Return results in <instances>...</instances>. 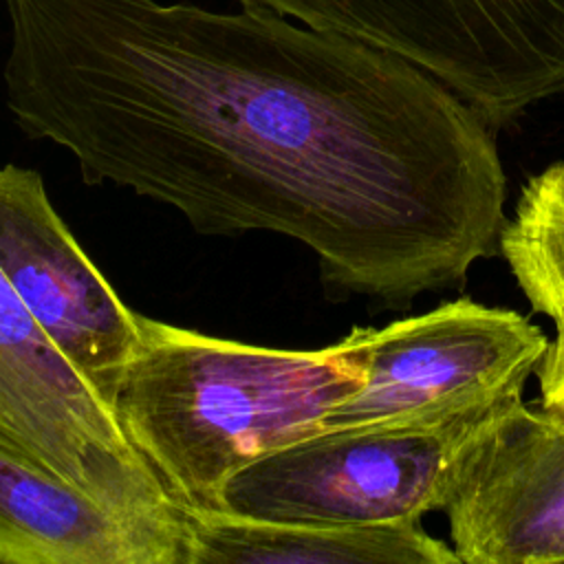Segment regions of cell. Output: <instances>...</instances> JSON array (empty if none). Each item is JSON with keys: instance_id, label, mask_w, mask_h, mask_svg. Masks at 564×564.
<instances>
[{"instance_id": "cell-2", "label": "cell", "mask_w": 564, "mask_h": 564, "mask_svg": "<svg viewBox=\"0 0 564 564\" xmlns=\"http://www.w3.org/2000/svg\"><path fill=\"white\" fill-rule=\"evenodd\" d=\"M139 341L112 412L187 513H220L229 478L324 430L364 383L361 326L315 350L251 346L137 317Z\"/></svg>"}, {"instance_id": "cell-7", "label": "cell", "mask_w": 564, "mask_h": 564, "mask_svg": "<svg viewBox=\"0 0 564 564\" xmlns=\"http://www.w3.org/2000/svg\"><path fill=\"white\" fill-rule=\"evenodd\" d=\"M0 271L44 335L112 410L139 341V313L84 253L35 170L0 165Z\"/></svg>"}, {"instance_id": "cell-10", "label": "cell", "mask_w": 564, "mask_h": 564, "mask_svg": "<svg viewBox=\"0 0 564 564\" xmlns=\"http://www.w3.org/2000/svg\"><path fill=\"white\" fill-rule=\"evenodd\" d=\"M500 256L531 308L564 328V161L522 185L500 231Z\"/></svg>"}, {"instance_id": "cell-11", "label": "cell", "mask_w": 564, "mask_h": 564, "mask_svg": "<svg viewBox=\"0 0 564 564\" xmlns=\"http://www.w3.org/2000/svg\"><path fill=\"white\" fill-rule=\"evenodd\" d=\"M538 405L564 416V328H557L538 368Z\"/></svg>"}, {"instance_id": "cell-6", "label": "cell", "mask_w": 564, "mask_h": 564, "mask_svg": "<svg viewBox=\"0 0 564 564\" xmlns=\"http://www.w3.org/2000/svg\"><path fill=\"white\" fill-rule=\"evenodd\" d=\"M441 511L460 564L564 562V416L518 399L471 423Z\"/></svg>"}, {"instance_id": "cell-3", "label": "cell", "mask_w": 564, "mask_h": 564, "mask_svg": "<svg viewBox=\"0 0 564 564\" xmlns=\"http://www.w3.org/2000/svg\"><path fill=\"white\" fill-rule=\"evenodd\" d=\"M364 383L324 430H458L522 399L549 337L513 308L460 297L386 326H361Z\"/></svg>"}, {"instance_id": "cell-5", "label": "cell", "mask_w": 564, "mask_h": 564, "mask_svg": "<svg viewBox=\"0 0 564 564\" xmlns=\"http://www.w3.org/2000/svg\"><path fill=\"white\" fill-rule=\"evenodd\" d=\"M467 427L322 430L236 471L220 513L297 524L421 522L443 509L454 447Z\"/></svg>"}, {"instance_id": "cell-4", "label": "cell", "mask_w": 564, "mask_h": 564, "mask_svg": "<svg viewBox=\"0 0 564 564\" xmlns=\"http://www.w3.org/2000/svg\"><path fill=\"white\" fill-rule=\"evenodd\" d=\"M0 452L123 516L174 518L115 412L35 324L0 271Z\"/></svg>"}, {"instance_id": "cell-8", "label": "cell", "mask_w": 564, "mask_h": 564, "mask_svg": "<svg viewBox=\"0 0 564 564\" xmlns=\"http://www.w3.org/2000/svg\"><path fill=\"white\" fill-rule=\"evenodd\" d=\"M187 524L123 516L0 452V564H185Z\"/></svg>"}, {"instance_id": "cell-9", "label": "cell", "mask_w": 564, "mask_h": 564, "mask_svg": "<svg viewBox=\"0 0 564 564\" xmlns=\"http://www.w3.org/2000/svg\"><path fill=\"white\" fill-rule=\"evenodd\" d=\"M183 516L185 564H460L452 544L416 520L297 524L229 513Z\"/></svg>"}, {"instance_id": "cell-1", "label": "cell", "mask_w": 564, "mask_h": 564, "mask_svg": "<svg viewBox=\"0 0 564 564\" xmlns=\"http://www.w3.org/2000/svg\"><path fill=\"white\" fill-rule=\"evenodd\" d=\"M2 2L7 108L86 183L293 238L326 286L392 308L500 256L496 130L419 66L253 7Z\"/></svg>"}]
</instances>
